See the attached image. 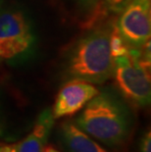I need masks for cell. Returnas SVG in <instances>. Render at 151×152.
Wrapping results in <instances>:
<instances>
[{
  "instance_id": "cell-1",
  "label": "cell",
  "mask_w": 151,
  "mask_h": 152,
  "mask_svg": "<svg viewBox=\"0 0 151 152\" xmlns=\"http://www.w3.org/2000/svg\"><path fill=\"white\" fill-rule=\"evenodd\" d=\"M74 123L100 144L119 147L130 137L133 118L124 99L113 89L104 88L85 106Z\"/></svg>"
},
{
  "instance_id": "cell-2",
  "label": "cell",
  "mask_w": 151,
  "mask_h": 152,
  "mask_svg": "<svg viewBox=\"0 0 151 152\" xmlns=\"http://www.w3.org/2000/svg\"><path fill=\"white\" fill-rule=\"evenodd\" d=\"M109 28H98L83 35L71 48L65 61L68 80L101 85L113 76Z\"/></svg>"
},
{
  "instance_id": "cell-3",
  "label": "cell",
  "mask_w": 151,
  "mask_h": 152,
  "mask_svg": "<svg viewBox=\"0 0 151 152\" xmlns=\"http://www.w3.org/2000/svg\"><path fill=\"white\" fill-rule=\"evenodd\" d=\"M37 48L34 24L24 9L0 5V60L20 65L34 56Z\"/></svg>"
},
{
  "instance_id": "cell-4",
  "label": "cell",
  "mask_w": 151,
  "mask_h": 152,
  "mask_svg": "<svg viewBox=\"0 0 151 152\" xmlns=\"http://www.w3.org/2000/svg\"><path fill=\"white\" fill-rule=\"evenodd\" d=\"M141 48L130 47L128 54L113 58L112 77L125 99L143 108L151 101V82L150 70L140 61Z\"/></svg>"
},
{
  "instance_id": "cell-5",
  "label": "cell",
  "mask_w": 151,
  "mask_h": 152,
  "mask_svg": "<svg viewBox=\"0 0 151 152\" xmlns=\"http://www.w3.org/2000/svg\"><path fill=\"white\" fill-rule=\"evenodd\" d=\"M115 27L128 47L141 48L149 42L151 0H131L119 13Z\"/></svg>"
},
{
  "instance_id": "cell-6",
  "label": "cell",
  "mask_w": 151,
  "mask_h": 152,
  "mask_svg": "<svg viewBox=\"0 0 151 152\" xmlns=\"http://www.w3.org/2000/svg\"><path fill=\"white\" fill-rule=\"evenodd\" d=\"M99 92L90 83L82 80H68L60 88L52 110L54 118L71 117L85 108V106Z\"/></svg>"
},
{
  "instance_id": "cell-7",
  "label": "cell",
  "mask_w": 151,
  "mask_h": 152,
  "mask_svg": "<svg viewBox=\"0 0 151 152\" xmlns=\"http://www.w3.org/2000/svg\"><path fill=\"white\" fill-rule=\"evenodd\" d=\"M58 134L68 152H111L82 131L71 120L64 121L60 125Z\"/></svg>"
},
{
  "instance_id": "cell-8",
  "label": "cell",
  "mask_w": 151,
  "mask_h": 152,
  "mask_svg": "<svg viewBox=\"0 0 151 152\" xmlns=\"http://www.w3.org/2000/svg\"><path fill=\"white\" fill-rule=\"evenodd\" d=\"M55 123L52 110L45 108L37 116L31 131L18 143L17 152H43Z\"/></svg>"
},
{
  "instance_id": "cell-9",
  "label": "cell",
  "mask_w": 151,
  "mask_h": 152,
  "mask_svg": "<svg viewBox=\"0 0 151 152\" xmlns=\"http://www.w3.org/2000/svg\"><path fill=\"white\" fill-rule=\"evenodd\" d=\"M105 7L114 14H119L131 0H104Z\"/></svg>"
},
{
  "instance_id": "cell-10",
  "label": "cell",
  "mask_w": 151,
  "mask_h": 152,
  "mask_svg": "<svg viewBox=\"0 0 151 152\" xmlns=\"http://www.w3.org/2000/svg\"><path fill=\"white\" fill-rule=\"evenodd\" d=\"M139 152H151V132L150 130L144 132V134L141 135L139 144Z\"/></svg>"
},
{
  "instance_id": "cell-11",
  "label": "cell",
  "mask_w": 151,
  "mask_h": 152,
  "mask_svg": "<svg viewBox=\"0 0 151 152\" xmlns=\"http://www.w3.org/2000/svg\"><path fill=\"white\" fill-rule=\"evenodd\" d=\"M18 143L0 145V152H17Z\"/></svg>"
},
{
  "instance_id": "cell-12",
  "label": "cell",
  "mask_w": 151,
  "mask_h": 152,
  "mask_svg": "<svg viewBox=\"0 0 151 152\" xmlns=\"http://www.w3.org/2000/svg\"><path fill=\"white\" fill-rule=\"evenodd\" d=\"M80 3H81V5L82 6L83 8L85 9H88L90 7H93L96 3H97L98 0H79Z\"/></svg>"
},
{
  "instance_id": "cell-13",
  "label": "cell",
  "mask_w": 151,
  "mask_h": 152,
  "mask_svg": "<svg viewBox=\"0 0 151 152\" xmlns=\"http://www.w3.org/2000/svg\"><path fill=\"white\" fill-rule=\"evenodd\" d=\"M4 134H5V123H4V118H3L1 105H0V137H3Z\"/></svg>"
},
{
  "instance_id": "cell-14",
  "label": "cell",
  "mask_w": 151,
  "mask_h": 152,
  "mask_svg": "<svg viewBox=\"0 0 151 152\" xmlns=\"http://www.w3.org/2000/svg\"><path fill=\"white\" fill-rule=\"evenodd\" d=\"M43 152H60V151L58 149H56V148L52 146V145H46Z\"/></svg>"
}]
</instances>
